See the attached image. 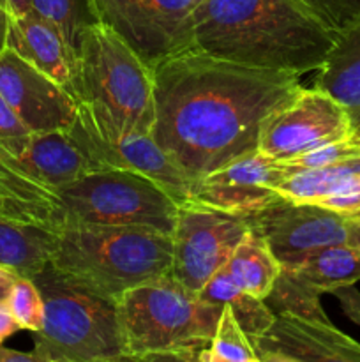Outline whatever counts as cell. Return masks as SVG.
I'll return each mask as SVG.
<instances>
[{
	"label": "cell",
	"mask_w": 360,
	"mask_h": 362,
	"mask_svg": "<svg viewBox=\"0 0 360 362\" xmlns=\"http://www.w3.org/2000/svg\"><path fill=\"white\" fill-rule=\"evenodd\" d=\"M18 163L32 182L49 191L95 170L67 131L34 133Z\"/></svg>",
	"instance_id": "17"
},
{
	"label": "cell",
	"mask_w": 360,
	"mask_h": 362,
	"mask_svg": "<svg viewBox=\"0 0 360 362\" xmlns=\"http://www.w3.org/2000/svg\"><path fill=\"white\" fill-rule=\"evenodd\" d=\"M53 193L62 225L148 226L172 235L180 211V202L161 184L127 170H94Z\"/></svg>",
	"instance_id": "7"
},
{
	"label": "cell",
	"mask_w": 360,
	"mask_h": 362,
	"mask_svg": "<svg viewBox=\"0 0 360 362\" xmlns=\"http://www.w3.org/2000/svg\"><path fill=\"white\" fill-rule=\"evenodd\" d=\"M346 230H348V240H346V244L355 247L360 253V214L348 216V219H346Z\"/></svg>",
	"instance_id": "35"
},
{
	"label": "cell",
	"mask_w": 360,
	"mask_h": 362,
	"mask_svg": "<svg viewBox=\"0 0 360 362\" xmlns=\"http://www.w3.org/2000/svg\"><path fill=\"white\" fill-rule=\"evenodd\" d=\"M355 133L341 103L316 87L300 85L295 94L261 122L258 151L275 161H292Z\"/></svg>",
	"instance_id": "11"
},
{
	"label": "cell",
	"mask_w": 360,
	"mask_h": 362,
	"mask_svg": "<svg viewBox=\"0 0 360 362\" xmlns=\"http://www.w3.org/2000/svg\"><path fill=\"white\" fill-rule=\"evenodd\" d=\"M7 310L21 329L37 332L44 320V300L34 279L18 278L7 299Z\"/></svg>",
	"instance_id": "27"
},
{
	"label": "cell",
	"mask_w": 360,
	"mask_h": 362,
	"mask_svg": "<svg viewBox=\"0 0 360 362\" xmlns=\"http://www.w3.org/2000/svg\"><path fill=\"white\" fill-rule=\"evenodd\" d=\"M30 11L52 23L74 53L85 32L95 23L87 0H32Z\"/></svg>",
	"instance_id": "24"
},
{
	"label": "cell",
	"mask_w": 360,
	"mask_h": 362,
	"mask_svg": "<svg viewBox=\"0 0 360 362\" xmlns=\"http://www.w3.org/2000/svg\"><path fill=\"white\" fill-rule=\"evenodd\" d=\"M193 21L196 48L300 76L323 64L335 39L302 0H201Z\"/></svg>",
	"instance_id": "2"
},
{
	"label": "cell",
	"mask_w": 360,
	"mask_h": 362,
	"mask_svg": "<svg viewBox=\"0 0 360 362\" xmlns=\"http://www.w3.org/2000/svg\"><path fill=\"white\" fill-rule=\"evenodd\" d=\"M226 269L246 292L265 300L274 288L282 265L272 253L267 240L251 226L233 250Z\"/></svg>",
	"instance_id": "21"
},
{
	"label": "cell",
	"mask_w": 360,
	"mask_h": 362,
	"mask_svg": "<svg viewBox=\"0 0 360 362\" xmlns=\"http://www.w3.org/2000/svg\"><path fill=\"white\" fill-rule=\"evenodd\" d=\"M313 204L339 212L342 216L360 214V175L353 177L348 182L341 184L325 197L318 198Z\"/></svg>",
	"instance_id": "31"
},
{
	"label": "cell",
	"mask_w": 360,
	"mask_h": 362,
	"mask_svg": "<svg viewBox=\"0 0 360 362\" xmlns=\"http://www.w3.org/2000/svg\"><path fill=\"white\" fill-rule=\"evenodd\" d=\"M313 87L341 103L353 126H360V18L335 34Z\"/></svg>",
	"instance_id": "18"
},
{
	"label": "cell",
	"mask_w": 360,
	"mask_h": 362,
	"mask_svg": "<svg viewBox=\"0 0 360 362\" xmlns=\"http://www.w3.org/2000/svg\"><path fill=\"white\" fill-rule=\"evenodd\" d=\"M55 226L0 216V265L21 278H34L52 262Z\"/></svg>",
	"instance_id": "19"
},
{
	"label": "cell",
	"mask_w": 360,
	"mask_h": 362,
	"mask_svg": "<svg viewBox=\"0 0 360 362\" xmlns=\"http://www.w3.org/2000/svg\"><path fill=\"white\" fill-rule=\"evenodd\" d=\"M346 219L313 202L284 200L251 216V226L267 240L282 267H292L321 247L346 244Z\"/></svg>",
	"instance_id": "13"
},
{
	"label": "cell",
	"mask_w": 360,
	"mask_h": 362,
	"mask_svg": "<svg viewBox=\"0 0 360 362\" xmlns=\"http://www.w3.org/2000/svg\"><path fill=\"white\" fill-rule=\"evenodd\" d=\"M73 98L95 106L120 126L152 133L154 67L115 30L95 21L76 52Z\"/></svg>",
	"instance_id": "6"
},
{
	"label": "cell",
	"mask_w": 360,
	"mask_h": 362,
	"mask_svg": "<svg viewBox=\"0 0 360 362\" xmlns=\"http://www.w3.org/2000/svg\"><path fill=\"white\" fill-rule=\"evenodd\" d=\"M320 293L300 281L289 269L282 267L281 274L265 303L274 313H293L314 320H328L320 303Z\"/></svg>",
	"instance_id": "25"
},
{
	"label": "cell",
	"mask_w": 360,
	"mask_h": 362,
	"mask_svg": "<svg viewBox=\"0 0 360 362\" xmlns=\"http://www.w3.org/2000/svg\"><path fill=\"white\" fill-rule=\"evenodd\" d=\"M355 131H356V133H359V134H360V126H359V127H356V129H355Z\"/></svg>",
	"instance_id": "39"
},
{
	"label": "cell",
	"mask_w": 360,
	"mask_h": 362,
	"mask_svg": "<svg viewBox=\"0 0 360 362\" xmlns=\"http://www.w3.org/2000/svg\"><path fill=\"white\" fill-rule=\"evenodd\" d=\"M172 235L148 226L64 223L49 264L104 299L169 274Z\"/></svg>",
	"instance_id": "3"
},
{
	"label": "cell",
	"mask_w": 360,
	"mask_h": 362,
	"mask_svg": "<svg viewBox=\"0 0 360 362\" xmlns=\"http://www.w3.org/2000/svg\"><path fill=\"white\" fill-rule=\"evenodd\" d=\"M332 296H335V299L339 300L342 313H344L353 324L360 325V292L355 288V285L335 290V292H332Z\"/></svg>",
	"instance_id": "32"
},
{
	"label": "cell",
	"mask_w": 360,
	"mask_h": 362,
	"mask_svg": "<svg viewBox=\"0 0 360 362\" xmlns=\"http://www.w3.org/2000/svg\"><path fill=\"white\" fill-rule=\"evenodd\" d=\"M356 175H360V154L318 168L296 170L282 180L279 194L288 202H316Z\"/></svg>",
	"instance_id": "23"
},
{
	"label": "cell",
	"mask_w": 360,
	"mask_h": 362,
	"mask_svg": "<svg viewBox=\"0 0 360 362\" xmlns=\"http://www.w3.org/2000/svg\"><path fill=\"white\" fill-rule=\"evenodd\" d=\"M0 94L32 134L67 131L76 119L73 94L9 48L0 52Z\"/></svg>",
	"instance_id": "14"
},
{
	"label": "cell",
	"mask_w": 360,
	"mask_h": 362,
	"mask_svg": "<svg viewBox=\"0 0 360 362\" xmlns=\"http://www.w3.org/2000/svg\"><path fill=\"white\" fill-rule=\"evenodd\" d=\"M6 48L13 49L73 94L76 53L44 18L32 11L23 16H9Z\"/></svg>",
	"instance_id": "16"
},
{
	"label": "cell",
	"mask_w": 360,
	"mask_h": 362,
	"mask_svg": "<svg viewBox=\"0 0 360 362\" xmlns=\"http://www.w3.org/2000/svg\"><path fill=\"white\" fill-rule=\"evenodd\" d=\"M286 269L323 296L360 281V253L349 244H334L307 255L299 264Z\"/></svg>",
	"instance_id": "20"
},
{
	"label": "cell",
	"mask_w": 360,
	"mask_h": 362,
	"mask_svg": "<svg viewBox=\"0 0 360 362\" xmlns=\"http://www.w3.org/2000/svg\"><path fill=\"white\" fill-rule=\"evenodd\" d=\"M251 230V216L233 214L189 200L180 205L172 233L169 276L193 292L228 264L233 250Z\"/></svg>",
	"instance_id": "10"
},
{
	"label": "cell",
	"mask_w": 360,
	"mask_h": 362,
	"mask_svg": "<svg viewBox=\"0 0 360 362\" xmlns=\"http://www.w3.org/2000/svg\"><path fill=\"white\" fill-rule=\"evenodd\" d=\"M7 30H9V14H7V11L0 4V52L6 49Z\"/></svg>",
	"instance_id": "38"
},
{
	"label": "cell",
	"mask_w": 360,
	"mask_h": 362,
	"mask_svg": "<svg viewBox=\"0 0 360 362\" xmlns=\"http://www.w3.org/2000/svg\"><path fill=\"white\" fill-rule=\"evenodd\" d=\"M300 74L219 59L191 46L154 66L152 138L193 182L254 152L265 117Z\"/></svg>",
	"instance_id": "1"
},
{
	"label": "cell",
	"mask_w": 360,
	"mask_h": 362,
	"mask_svg": "<svg viewBox=\"0 0 360 362\" xmlns=\"http://www.w3.org/2000/svg\"><path fill=\"white\" fill-rule=\"evenodd\" d=\"M327 28L341 32L360 18V0H302Z\"/></svg>",
	"instance_id": "29"
},
{
	"label": "cell",
	"mask_w": 360,
	"mask_h": 362,
	"mask_svg": "<svg viewBox=\"0 0 360 362\" xmlns=\"http://www.w3.org/2000/svg\"><path fill=\"white\" fill-rule=\"evenodd\" d=\"M0 216L41 223V225L55 226V228L62 225V216L59 211L48 207V205L27 200L21 194H18L13 187L7 186L4 180H0Z\"/></svg>",
	"instance_id": "28"
},
{
	"label": "cell",
	"mask_w": 360,
	"mask_h": 362,
	"mask_svg": "<svg viewBox=\"0 0 360 362\" xmlns=\"http://www.w3.org/2000/svg\"><path fill=\"white\" fill-rule=\"evenodd\" d=\"M97 23L115 30L152 67L194 46L201 0H87Z\"/></svg>",
	"instance_id": "9"
},
{
	"label": "cell",
	"mask_w": 360,
	"mask_h": 362,
	"mask_svg": "<svg viewBox=\"0 0 360 362\" xmlns=\"http://www.w3.org/2000/svg\"><path fill=\"white\" fill-rule=\"evenodd\" d=\"M116 311L126 361L200 362L222 308L164 274L124 293Z\"/></svg>",
	"instance_id": "4"
},
{
	"label": "cell",
	"mask_w": 360,
	"mask_h": 362,
	"mask_svg": "<svg viewBox=\"0 0 360 362\" xmlns=\"http://www.w3.org/2000/svg\"><path fill=\"white\" fill-rule=\"evenodd\" d=\"M44 320L34 332L37 362L126 361L116 303L90 292L52 264L34 276Z\"/></svg>",
	"instance_id": "5"
},
{
	"label": "cell",
	"mask_w": 360,
	"mask_h": 362,
	"mask_svg": "<svg viewBox=\"0 0 360 362\" xmlns=\"http://www.w3.org/2000/svg\"><path fill=\"white\" fill-rule=\"evenodd\" d=\"M0 362H37L34 352H20L14 349H6L0 345Z\"/></svg>",
	"instance_id": "36"
},
{
	"label": "cell",
	"mask_w": 360,
	"mask_h": 362,
	"mask_svg": "<svg viewBox=\"0 0 360 362\" xmlns=\"http://www.w3.org/2000/svg\"><path fill=\"white\" fill-rule=\"evenodd\" d=\"M200 362H258L253 339L242 329L232 308L222 306L208 349Z\"/></svg>",
	"instance_id": "26"
},
{
	"label": "cell",
	"mask_w": 360,
	"mask_h": 362,
	"mask_svg": "<svg viewBox=\"0 0 360 362\" xmlns=\"http://www.w3.org/2000/svg\"><path fill=\"white\" fill-rule=\"evenodd\" d=\"M95 170L136 172L161 184L180 205L191 200L194 182L162 151L150 133L120 126L115 119L87 103H78L73 126L67 129Z\"/></svg>",
	"instance_id": "8"
},
{
	"label": "cell",
	"mask_w": 360,
	"mask_h": 362,
	"mask_svg": "<svg viewBox=\"0 0 360 362\" xmlns=\"http://www.w3.org/2000/svg\"><path fill=\"white\" fill-rule=\"evenodd\" d=\"M18 278H20V276H18L16 272L0 265V306H6L7 304L11 290H13Z\"/></svg>",
	"instance_id": "34"
},
{
	"label": "cell",
	"mask_w": 360,
	"mask_h": 362,
	"mask_svg": "<svg viewBox=\"0 0 360 362\" xmlns=\"http://www.w3.org/2000/svg\"><path fill=\"white\" fill-rule=\"evenodd\" d=\"M20 329V324L14 320V317L11 315V311L7 310V306H0V345H2L6 339H9L13 334H16Z\"/></svg>",
	"instance_id": "33"
},
{
	"label": "cell",
	"mask_w": 360,
	"mask_h": 362,
	"mask_svg": "<svg viewBox=\"0 0 360 362\" xmlns=\"http://www.w3.org/2000/svg\"><path fill=\"white\" fill-rule=\"evenodd\" d=\"M293 172L296 168L289 163L267 158L256 148L198 179L191 200L233 214L254 216L284 202L279 186Z\"/></svg>",
	"instance_id": "12"
},
{
	"label": "cell",
	"mask_w": 360,
	"mask_h": 362,
	"mask_svg": "<svg viewBox=\"0 0 360 362\" xmlns=\"http://www.w3.org/2000/svg\"><path fill=\"white\" fill-rule=\"evenodd\" d=\"M201 300L212 306H229L244 331L254 338L267 331L274 322L275 313L263 299L251 296L233 279L226 265L219 269L198 292Z\"/></svg>",
	"instance_id": "22"
},
{
	"label": "cell",
	"mask_w": 360,
	"mask_h": 362,
	"mask_svg": "<svg viewBox=\"0 0 360 362\" xmlns=\"http://www.w3.org/2000/svg\"><path fill=\"white\" fill-rule=\"evenodd\" d=\"M30 2L32 0H0V4H2L4 9L7 11L11 18L27 14L30 11Z\"/></svg>",
	"instance_id": "37"
},
{
	"label": "cell",
	"mask_w": 360,
	"mask_h": 362,
	"mask_svg": "<svg viewBox=\"0 0 360 362\" xmlns=\"http://www.w3.org/2000/svg\"><path fill=\"white\" fill-rule=\"evenodd\" d=\"M32 133L28 127L18 119L9 103L0 94V147L9 151L11 154L21 156L30 141Z\"/></svg>",
	"instance_id": "30"
},
{
	"label": "cell",
	"mask_w": 360,
	"mask_h": 362,
	"mask_svg": "<svg viewBox=\"0 0 360 362\" xmlns=\"http://www.w3.org/2000/svg\"><path fill=\"white\" fill-rule=\"evenodd\" d=\"M251 339L258 362H360V343L330 320L275 313L270 327Z\"/></svg>",
	"instance_id": "15"
}]
</instances>
